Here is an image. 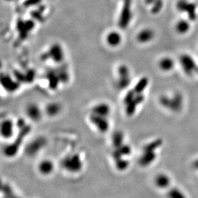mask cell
<instances>
[{
  "instance_id": "1",
  "label": "cell",
  "mask_w": 198,
  "mask_h": 198,
  "mask_svg": "<svg viewBox=\"0 0 198 198\" xmlns=\"http://www.w3.org/2000/svg\"><path fill=\"white\" fill-rule=\"evenodd\" d=\"M180 63L184 72L188 75H192L196 72L198 68L193 57L188 54H183L180 57Z\"/></svg>"
},
{
  "instance_id": "2",
  "label": "cell",
  "mask_w": 198,
  "mask_h": 198,
  "mask_svg": "<svg viewBox=\"0 0 198 198\" xmlns=\"http://www.w3.org/2000/svg\"><path fill=\"white\" fill-rule=\"evenodd\" d=\"M89 119L95 128L101 133H105L109 129V122L106 117L91 113Z\"/></svg>"
},
{
  "instance_id": "3",
  "label": "cell",
  "mask_w": 198,
  "mask_h": 198,
  "mask_svg": "<svg viewBox=\"0 0 198 198\" xmlns=\"http://www.w3.org/2000/svg\"><path fill=\"white\" fill-rule=\"evenodd\" d=\"M25 113L28 118L34 122H38L42 117V111L39 106L35 103L28 104L25 108Z\"/></svg>"
},
{
  "instance_id": "4",
  "label": "cell",
  "mask_w": 198,
  "mask_h": 198,
  "mask_svg": "<svg viewBox=\"0 0 198 198\" xmlns=\"http://www.w3.org/2000/svg\"><path fill=\"white\" fill-rule=\"evenodd\" d=\"M50 58L55 63H61L64 59V53L59 44H53L50 47L48 52Z\"/></svg>"
},
{
  "instance_id": "5",
  "label": "cell",
  "mask_w": 198,
  "mask_h": 198,
  "mask_svg": "<svg viewBox=\"0 0 198 198\" xmlns=\"http://www.w3.org/2000/svg\"><path fill=\"white\" fill-rule=\"evenodd\" d=\"M118 73L119 77L118 84L119 88L123 89L129 86L130 83V77L128 68L125 65L119 66L118 69Z\"/></svg>"
},
{
  "instance_id": "6",
  "label": "cell",
  "mask_w": 198,
  "mask_h": 198,
  "mask_svg": "<svg viewBox=\"0 0 198 198\" xmlns=\"http://www.w3.org/2000/svg\"><path fill=\"white\" fill-rule=\"evenodd\" d=\"M131 19V10H130V0H126L124 7L121 13L119 20V25L122 28L127 27Z\"/></svg>"
},
{
  "instance_id": "7",
  "label": "cell",
  "mask_w": 198,
  "mask_h": 198,
  "mask_svg": "<svg viewBox=\"0 0 198 198\" xmlns=\"http://www.w3.org/2000/svg\"><path fill=\"white\" fill-rule=\"evenodd\" d=\"M183 107V97L181 93H176L173 97L169 99V103L167 109L172 111H180Z\"/></svg>"
},
{
  "instance_id": "8",
  "label": "cell",
  "mask_w": 198,
  "mask_h": 198,
  "mask_svg": "<svg viewBox=\"0 0 198 198\" xmlns=\"http://www.w3.org/2000/svg\"><path fill=\"white\" fill-rule=\"evenodd\" d=\"M123 38L121 34L117 31H111L108 32L105 37V41L108 46L116 48L119 47L122 43Z\"/></svg>"
},
{
  "instance_id": "9",
  "label": "cell",
  "mask_w": 198,
  "mask_h": 198,
  "mask_svg": "<svg viewBox=\"0 0 198 198\" xmlns=\"http://www.w3.org/2000/svg\"><path fill=\"white\" fill-rule=\"evenodd\" d=\"M14 124L12 120L10 119H5L1 124V133L2 136L6 139L11 138L14 135Z\"/></svg>"
},
{
  "instance_id": "10",
  "label": "cell",
  "mask_w": 198,
  "mask_h": 198,
  "mask_svg": "<svg viewBox=\"0 0 198 198\" xmlns=\"http://www.w3.org/2000/svg\"><path fill=\"white\" fill-rule=\"evenodd\" d=\"M111 113V107L106 103H101L95 104L92 108V113L101 117H108Z\"/></svg>"
},
{
  "instance_id": "11",
  "label": "cell",
  "mask_w": 198,
  "mask_h": 198,
  "mask_svg": "<svg viewBox=\"0 0 198 198\" xmlns=\"http://www.w3.org/2000/svg\"><path fill=\"white\" fill-rule=\"evenodd\" d=\"M155 36V32L150 28L140 30L137 35V40L140 43H147L151 41Z\"/></svg>"
},
{
  "instance_id": "12",
  "label": "cell",
  "mask_w": 198,
  "mask_h": 198,
  "mask_svg": "<svg viewBox=\"0 0 198 198\" xmlns=\"http://www.w3.org/2000/svg\"><path fill=\"white\" fill-rule=\"evenodd\" d=\"M38 169L42 175H49L54 170V164L49 159H43L39 164Z\"/></svg>"
},
{
  "instance_id": "13",
  "label": "cell",
  "mask_w": 198,
  "mask_h": 198,
  "mask_svg": "<svg viewBox=\"0 0 198 198\" xmlns=\"http://www.w3.org/2000/svg\"><path fill=\"white\" fill-rule=\"evenodd\" d=\"M62 109L60 104L56 103H51L46 105L45 107V113L50 117H54L58 115Z\"/></svg>"
},
{
  "instance_id": "14",
  "label": "cell",
  "mask_w": 198,
  "mask_h": 198,
  "mask_svg": "<svg viewBox=\"0 0 198 198\" xmlns=\"http://www.w3.org/2000/svg\"><path fill=\"white\" fill-rule=\"evenodd\" d=\"M174 61L170 57H164L159 62V66L163 71H170L174 68Z\"/></svg>"
},
{
  "instance_id": "15",
  "label": "cell",
  "mask_w": 198,
  "mask_h": 198,
  "mask_svg": "<svg viewBox=\"0 0 198 198\" xmlns=\"http://www.w3.org/2000/svg\"><path fill=\"white\" fill-rule=\"evenodd\" d=\"M190 29V23L185 20L179 21L176 24V30L178 33L180 34H184L187 33Z\"/></svg>"
},
{
  "instance_id": "16",
  "label": "cell",
  "mask_w": 198,
  "mask_h": 198,
  "mask_svg": "<svg viewBox=\"0 0 198 198\" xmlns=\"http://www.w3.org/2000/svg\"><path fill=\"white\" fill-rule=\"evenodd\" d=\"M148 84V79L147 77H142L140 79L139 81L137 83V84L135 86L133 91L137 94L142 93L146 88Z\"/></svg>"
},
{
  "instance_id": "17",
  "label": "cell",
  "mask_w": 198,
  "mask_h": 198,
  "mask_svg": "<svg viewBox=\"0 0 198 198\" xmlns=\"http://www.w3.org/2000/svg\"><path fill=\"white\" fill-rule=\"evenodd\" d=\"M196 5H194V3H188L187 7H185L184 12H187L188 14V16H189V18L190 20H194L196 18Z\"/></svg>"
},
{
  "instance_id": "18",
  "label": "cell",
  "mask_w": 198,
  "mask_h": 198,
  "mask_svg": "<svg viewBox=\"0 0 198 198\" xmlns=\"http://www.w3.org/2000/svg\"><path fill=\"white\" fill-rule=\"evenodd\" d=\"M126 105V113L128 116H131L135 113L136 111L137 106L138 105L136 102L134 100V99L130 102L129 103H128Z\"/></svg>"
},
{
  "instance_id": "19",
  "label": "cell",
  "mask_w": 198,
  "mask_h": 198,
  "mask_svg": "<svg viewBox=\"0 0 198 198\" xmlns=\"http://www.w3.org/2000/svg\"><path fill=\"white\" fill-rule=\"evenodd\" d=\"M123 140V134L121 132H116L113 134V136L112 137V141L113 145L118 148V146L121 145L120 144L122 142Z\"/></svg>"
},
{
  "instance_id": "20",
  "label": "cell",
  "mask_w": 198,
  "mask_h": 198,
  "mask_svg": "<svg viewBox=\"0 0 198 198\" xmlns=\"http://www.w3.org/2000/svg\"><path fill=\"white\" fill-rule=\"evenodd\" d=\"M162 6H163V3L162 0H156L155 2L154 6H153L152 9L153 13L157 14L158 12H159L162 9Z\"/></svg>"
},
{
  "instance_id": "21",
  "label": "cell",
  "mask_w": 198,
  "mask_h": 198,
  "mask_svg": "<svg viewBox=\"0 0 198 198\" xmlns=\"http://www.w3.org/2000/svg\"><path fill=\"white\" fill-rule=\"evenodd\" d=\"M40 2V0H27V2H25L24 5H26L27 7H29L30 5H33V4H37ZM25 6V7H26Z\"/></svg>"
}]
</instances>
